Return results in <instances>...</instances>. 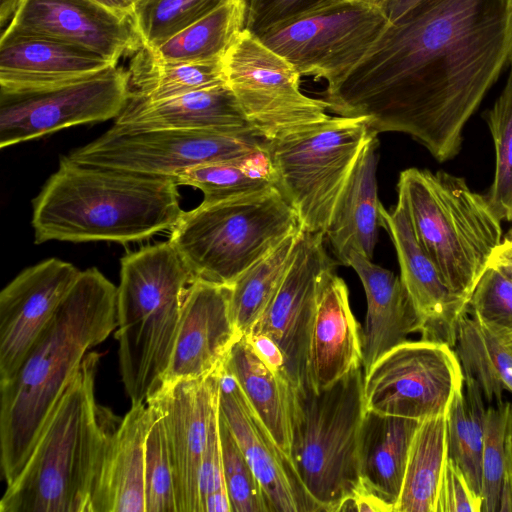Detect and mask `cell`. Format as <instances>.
I'll list each match as a JSON object with an SVG mask.
<instances>
[{
  "label": "cell",
  "mask_w": 512,
  "mask_h": 512,
  "mask_svg": "<svg viewBox=\"0 0 512 512\" xmlns=\"http://www.w3.org/2000/svg\"><path fill=\"white\" fill-rule=\"evenodd\" d=\"M339 0H247L245 28L254 35Z\"/></svg>",
  "instance_id": "cell-44"
},
{
  "label": "cell",
  "mask_w": 512,
  "mask_h": 512,
  "mask_svg": "<svg viewBox=\"0 0 512 512\" xmlns=\"http://www.w3.org/2000/svg\"><path fill=\"white\" fill-rule=\"evenodd\" d=\"M192 282L169 240L122 257L115 338L131 404L146 403L163 385Z\"/></svg>",
  "instance_id": "cell-5"
},
{
  "label": "cell",
  "mask_w": 512,
  "mask_h": 512,
  "mask_svg": "<svg viewBox=\"0 0 512 512\" xmlns=\"http://www.w3.org/2000/svg\"><path fill=\"white\" fill-rule=\"evenodd\" d=\"M397 190L417 240L443 281L469 302L502 242L501 220L487 197L462 177L419 168L403 170Z\"/></svg>",
  "instance_id": "cell-6"
},
{
  "label": "cell",
  "mask_w": 512,
  "mask_h": 512,
  "mask_svg": "<svg viewBox=\"0 0 512 512\" xmlns=\"http://www.w3.org/2000/svg\"><path fill=\"white\" fill-rule=\"evenodd\" d=\"M323 232L301 230L291 265L274 298L249 334H264L282 350L292 385L306 380L311 328L322 284L335 262ZM248 334V335H249Z\"/></svg>",
  "instance_id": "cell-15"
},
{
  "label": "cell",
  "mask_w": 512,
  "mask_h": 512,
  "mask_svg": "<svg viewBox=\"0 0 512 512\" xmlns=\"http://www.w3.org/2000/svg\"><path fill=\"white\" fill-rule=\"evenodd\" d=\"M302 229L283 239L229 286V311L240 336L248 335L262 316L291 265Z\"/></svg>",
  "instance_id": "cell-33"
},
{
  "label": "cell",
  "mask_w": 512,
  "mask_h": 512,
  "mask_svg": "<svg viewBox=\"0 0 512 512\" xmlns=\"http://www.w3.org/2000/svg\"><path fill=\"white\" fill-rule=\"evenodd\" d=\"M224 0H137L131 20L142 46L156 48L215 9Z\"/></svg>",
  "instance_id": "cell-37"
},
{
  "label": "cell",
  "mask_w": 512,
  "mask_h": 512,
  "mask_svg": "<svg viewBox=\"0 0 512 512\" xmlns=\"http://www.w3.org/2000/svg\"><path fill=\"white\" fill-rule=\"evenodd\" d=\"M348 266L358 274L367 299L362 332V368L366 373L384 354L420 332L421 320L400 276L352 251Z\"/></svg>",
  "instance_id": "cell-24"
},
{
  "label": "cell",
  "mask_w": 512,
  "mask_h": 512,
  "mask_svg": "<svg viewBox=\"0 0 512 512\" xmlns=\"http://www.w3.org/2000/svg\"><path fill=\"white\" fill-rule=\"evenodd\" d=\"M512 279V239L506 237L494 251L490 263Z\"/></svg>",
  "instance_id": "cell-47"
},
{
  "label": "cell",
  "mask_w": 512,
  "mask_h": 512,
  "mask_svg": "<svg viewBox=\"0 0 512 512\" xmlns=\"http://www.w3.org/2000/svg\"><path fill=\"white\" fill-rule=\"evenodd\" d=\"M111 128L124 132L252 129L227 83L160 101H148L130 93Z\"/></svg>",
  "instance_id": "cell-25"
},
{
  "label": "cell",
  "mask_w": 512,
  "mask_h": 512,
  "mask_svg": "<svg viewBox=\"0 0 512 512\" xmlns=\"http://www.w3.org/2000/svg\"><path fill=\"white\" fill-rule=\"evenodd\" d=\"M375 134L368 118L337 115L264 140L267 173L295 211L302 230L326 233L341 192Z\"/></svg>",
  "instance_id": "cell-9"
},
{
  "label": "cell",
  "mask_w": 512,
  "mask_h": 512,
  "mask_svg": "<svg viewBox=\"0 0 512 512\" xmlns=\"http://www.w3.org/2000/svg\"><path fill=\"white\" fill-rule=\"evenodd\" d=\"M153 412L145 448V512H177L173 470L162 416Z\"/></svg>",
  "instance_id": "cell-40"
},
{
  "label": "cell",
  "mask_w": 512,
  "mask_h": 512,
  "mask_svg": "<svg viewBox=\"0 0 512 512\" xmlns=\"http://www.w3.org/2000/svg\"><path fill=\"white\" fill-rule=\"evenodd\" d=\"M80 270L56 258L19 273L0 293V384L17 372Z\"/></svg>",
  "instance_id": "cell-18"
},
{
  "label": "cell",
  "mask_w": 512,
  "mask_h": 512,
  "mask_svg": "<svg viewBox=\"0 0 512 512\" xmlns=\"http://www.w3.org/2000/svg\"><path fill=\"white\" fill-rule=\"evenodd\" d=\"M223 368L235 379L278 446L289 456L291 382L274 371L245 336L232 345Z\"/></svg>",
  "instance_id": "cell-29"
},
{
  "label": "cell",
  "mask_w": 512,
  "mask_h": 512,
  "mask_svg": "<svg viewBox=\"0 0 512 512\" xmlns=\"http://www.w3.org/2000/svg\"><path fill=\"white\" fill-rule=\"evenodd\" d=\"M512 64V0H424L388 23L332 91L328 111L401 132L438 161L460 151L463 130Z\"/></svg>",
  "instance_id": "cell-1"
},
{
  "label": "cell",
  "mask_w": 512,
  "mask_h": 512,
  "mask_svg": "<svg viewBox=\"0 0 512 512\" xmlns=\"http://www.w3.org/2000/svg\"><path fill=\"white\" fill-rule=\"evenodd\" d=\"M301 229L279 190L203 203L184 212L169 241L194 280L230 286L283 239Z\"/></svg>",
  "instance_id": "cell-8"
},
{
  "label": "cell",
  "mask_w": 512,
  "mask_h": 512,
  "mask_svg": "<svg viewBox=\"0 0 512 512\" xmlns=\"http://www.w3.org/2000/svg\"><path fill=\"white\" fill-rule=\"evenodd\" d=\"M179 185H188L203 193V203H215L274 187L270 176L251 172L235 162H213L187 168L174 177Z\"/></svg>",
  "instance_id": "cell-39"
},
{
  "label": "cell",
  "mask_w": 512,
  "mask_h": 512,
  "mask_svg": "<svg viewBox=\"0 0 512 512\" xmlns=\"http://www.w3.org/2000/svg\"><path fill=\"white\" fill-rule=\"evenodd\" d=\"M362 367V332L349 302V291L335 270L326 276L311 328L306 380L321 391Z\"/></svg>",
  "instance_id": "cell-23"
},
{
  "label": "cell",
  "mask_w": 512,
  "mask_h": 512,
  "mask_svg": "<svg viewBox=\"0 0 512 512\" xmlns=\"http://www.w3.org/2000/svg\"><path fill=\"white\" fill-rule=\"evenodd\" d=\"M218 413L219 400L212 414L207 444L199 471L201 512H231L223 472Z\"/></svg>",
  "instance_id": "cell-43"
},
{
  "label": "cell",
  "mask_w": 512,
  "mask_h": 512,
  "mask_svg": "<svg viewBox=\"0 0 512 512\" xmlns=\"http://www.w3.org/2000/svg\"><path fill=\"white\" fill-rule=\"evenodd\" d=\"M130 93L128 71L117 65L58 86L0 91V148L116 118Z\"/></svg>",
  "instance_id": "cell-14"
},
{
  "label": "cell",
  "mask_w": 512,
  "mask_h": 512,
  "mask_svg": "<svg viewBox=\"0 0 512 512\" xmlns=\"http://www.w3.org/2000/svg\"><path fill=\"white\" fill-rule=\"evenodd\" d=\"M2 33L51 38L92 51L115 64L142 47L130 17L94 0H20Z\"/></svg>",
  "instance_id": "cell-17"
},
{
  "label": "cell",
  "mask_w": 512,
  "mask_h": 512,
  "mask_svg": "<svg viewBox=\"0 0 512 512\" xmlns=\"http://www.w3.org/2000/svg\"><path fill=\"white\" fill-rule=\"evenodd\" d=\"M102 6L112 10L113 12L123 15L131 16L132 9L137 0H94Z\"/></svg>",
  "instance_id": "cell-49"
},
{
  "label": "cell",
  "mask_w": 512,
  "mask_h": 512,
  "mask_svg": "<svg viewBox=\"0 0 512 512\" xmlns=\"http://www.w3.org/2000/svg\"><path fill=\"white\" fill-rule=\"evenodd\" d=\"M116 328L117 287L97 268L81 271L15 375L0 384V464L6 486L23 470L86 355Z\"/></svg>",
  "instance_id": "cell-2"
},
{
  "label": "cell",
  "mask_w": 512,
  "mask_h": 512,
  "mask_svg": "<svg viewBox=\"0 0 512 512\" xmlns=\"http://www.w3.org/2000/svg\"><path fill=\"white\" fill-rule=\"evenodd\" d=\"M504 342L506 343V345L510 348V350L512 351V333L508 334V335H505L503 337H501Z\"/></svg>",
  "instance_id": "cell-52"
},
{
  "label": "cell",
  "mask_w": 512,
  "mask_h": 512,
  "mask_svg": "<svg viewBox=\"0 0 512 512\" xmlns=\"http://www.w3.org/2000/svg\"><path fill=\"white\" fill-rule=\"evenodd\" d=\"M512 435V404L497 402L486 409L482 453L481 512L512 511L508 488V445Z\"/></svg>",
  "instance_id": "cell-36"
},
{
  "label": "cell",
  "mask_w": 512,
  "mask_h": 512,
  "mask_svg": "<svg viewBox=\"0 0 512 512\" xmlns=\"http://www.w3.org/2000/svg\"><path fill=\"white\" fill-rule=\"evenodd\" d=\"M226 490L231 512H270L263 489L226 422L218 413Z\"/></svg>",
  "instance_id": "cell-41"
},
{
  "label": "cell",
  "mask_w": 512,
  "mask_h": 512,
  "mask_svg": "<svg viewBox=\"0 0 512 512\" xmlns=\"http://www.w3.org/2000/svg\"><path fill=\"white\" fill-rule=\"evenodd\" d=\"M153 412L131 404L114 432L92 498L91 512H145V448Z\"/></svg>",
  "instance_id": "cell-26"
},
{
  "label": "cell",
  "mask_w": 512,
  "mask_h": 512,
  "mask_svg": "<svg viewBox=\"0 0 512 512\" xmlns=\"http://www.w3.org/2000/svg\"><path fill=\"white\" fill-rule=\"evenodd\" d=\"M363 385V368L359 367L318 392L307 381L289 386V457L306 492L322 511L339 512L361 484Z\"/></svg>",
  "instance_id": "cell-7"
},
{
  "label": "cell",
  "mask_w": 512,
  "mask_h": 512,
  "mask_svg": "<svg viewBox=\"0 0 512 512\" xmlns=\"http://www.w3.org/2000/svg\"><path fill=\"white\" fill-rule=\"evenodd\" d=\"M379 224L394 244L400 278L421 320L422 340L455 346L460 317L469 302L454 294L443 281L437 267L416 238L404 207L387 210L379 206Z\"/></svg>",
  "instance_id": "cell-20"
},
{
  "label": "cell",
  "mask_w": 512,
  "mask_h": 512,
  "mask_svg": "<svg viewBox=\"0 0 512 512\" xmlns=\"http://www.w3.org/2000/svg\"><path fill=\"white\" fill-rule=\"evenodd\" d=\"M240 337L230 316L229 286L194 280L185 294L163 384L215 372Z\"/></svg>",
  "instance_id": "cell-21"
},
{
  "label": "cell",
  "mask_w": 512,
  "mask_h": 512,
  "mask_svg": "<svg viewBox=\"0 0 512 512\" xmlns=\"http://www.w3.org/2000/svg\"><path fill=\"white\" fill-rule=\"evenodd\" d=\"M463 385L461 365L452 347L407 340L364 373L365 408L422 421L447 414Z\"/></svg>",
  "instance_id": "cell-13"
},
{
  "label": "cell",
  "mask_w": 512,
  "mask_h": 512,
  "mask_svg": "<svg viewBox=\"0 0 512 512\" xmlns=\"http://www.w3.org/2000/svg\"><path fill=\"white\" fill-rule=\"evenodd\" d=\"M485 413L478 384L464 378L463 388L456 393L447 412V454L481 502Z\"/></svg>",
  "instance_id": "cell-35"
},
{
  "label": "cell",
  "mask_w": 512,
  "mask_h": 512,
  "mask_svg": "<svg viewBox=\"0 0 512 512\" xmlns=\"http://www.w3.org/2000/svg\"><path fill=\"white\" fill-rule=\"evenodd\" d=\"M421 421L366 410L359 436L362 486L394 512L410 446Z\"/></svg>",
  "instance_id": "cell-28"
},
{
  "label": "cell",
  "mask_w": 512,
  "mask_h": 512,
  "mask_svg": "<svg viewBox=\"0 0 512 512\" xmlns=\"http://www.w3.org/2000/svg\"><path fill=\"white\" fill-rule=\"evenodd\" d=\"M19 2L20 0H1L0 19L2 27L5 25L6 21L10 22L19 5Z\"/></svg>",
  "instance_id": "cell-50"
},
{
  "label": "cell",
  "mask_w": 512,
  "mask_h": 512,
  "mask_svg": "<svg viewBox=\"0 0 512 512\" xmlns=\"http://www.w3.org/2000/svg\"><path fill=\"white\" fill-rule=\"evenodd\" d=\"M173 177L88 165L62 156L33 200L36 244L141 241L179 222Z\"/></svg>",
  "instance_id": "cell-3"
},
{
  "label": "cell",
  "mask_w": 512,
  "mask_h": 512,
  "mask_svg": "<svg viewBox=\"0 0 512 512\" xmlns=\"http://www.w3.org/2000/svg\"><path fill=\"white\" fill-rule=\"evenodd\" d=\"M247 0H224L204 17L156 48H148L169 62H209L221 60L237 36L245 29Z\"/></svg>",
  "instance_id": "cell-31"
},
{
  "label": "cell",
  "mask_w": 512,
  "mask_h": 512,
  "mask_svg": "<svg viewBox=\"0 0 512 512\" xmlns=\"http://www.w3.org/2000/svg\"><path fill=\"white\" fill-rule=\"evenodd\" d=\"M388 20L367 0H339L256 35L285 58L301 77L339 86L367 54Z\"/></svg>",
  "instance_id": "cell-11"
},
{
  "label": "cell",
  "mask_w": 512,
  "mask_h": 512,
  "mask_svg": "<svg viewBox=\"0 0 512 512\" xmlns=\"http://www.w3.org/2000/svg\"><path fill=\"white\" fill-rule=\"evenodd\" d=\"M378 147L375 134L359 156L325 233L336 260L345 266L352 251L369 259L373 257L380 206L376 179Z\"/></svg>",
  "instance_id": "cell-27"
},
{
  "label": "cell",
  "mask_w": 512,
  "mask_h": 512,
  "mask_svg": "<svg viewBox=\"0 0 512 512\" xmlns=\"http://www.w3.org/2000/svg\"><path fill=\"white\" fill-rule=\"evenodd\" d=\"M101 354L89 352L49 415L0 512H91L109 442L121 419L95 397Z\"/></svg>",
  "instance_id": "cell-4"
},
{
  "label": "cell",
  "mask_w": 512,
  "mask_h": 512,
  "mask_svg": "<svg viewBox=\"0 0 512 512\" xmlns=\"http://www.w3.org/2000/svg\"><path fill=\"white\" fill-rule=\"evenodd\" d=\"M219 413L254 471L270 512L322 511L303 487L290 457L278 446L235 379L223 366Z\"/></svg>",
  "instance_id": "cell-19"
},
{
  "label": "cell",
  "mask_w": 512,
  "mask_h": 512,
  "mask_svg": "<svg viewBox=\"0 0 512 512\" xmlns=\"http://www.w3.org/2000/svg\"><path fill=\"white\" fill-rule=\"evenodd\" d=\"M221 370L200 378L166 382L147 400L163 419L177 512H201L199 471L212 414L218 405Z\"/></svg>",
  "instance_id": "cell-16"
},
{
  "label": "cell",
  "mask_w": 512,
  "mask_h": 512,
  "mask_svg": "<svg viewBox=\"0 0 512 512\" xmlns=\"http://www.w3.org/2000/svg\"><path fill=\"white\" fill-rule=\"evenodd\" d=\"M367 1H371V2H374L379 5L383 0H367Z\"/></svg>",
  "instance_id": "cell-53"
},
{
  "label": "cell",
  "mask_w": 512,
  "mask_h": 512,
  "mask_svg": "<svg viewBox=\"0 0 512 512\" xmlns=\"http://www.w3.org/2000/svg\"><path fill=\"white\" fill-rule=\"evenodd\" d=\"M507 237L512 239V230L508 233Z\"/></svg>",
  "instance_id": "cell-54"
},
{
  "label": "cell",
  "mask_w": 512,
  "mask_h": 512,
  "mask_svg": "<svg viewBox=\"0 0 512 512\" xmlns=\"http://www.w3.org/2000/svg\"><path fill=\"white\" fill-rule=\"evenodd\" d=\"M67 157L75 162L174 177L206 163L246 166L265 159L264 140L252 129H163L137 132L112 128Z\"/></svg>",
  "instance_id": "cell-10"
},
{
  "label": "cell",
  "mask_w": 512,
  "mask_h": 512,
  "mask_svg": "<svg viewBox=\"0 0 512 512\" xmlns=\"http://www.w3.org/2000/svg\"><path fill=\"white\" fill-rule=\"evenodd\" d=\"M472 316L499 337L512 333V279L489 264L469 300Z\"/></svg>",
  "instance_id": "cell-42"
},
{
  "label": "cell",
  "mask_w": 512,
  "mask_h": 512,
  "mask_svg": "<svg viewBox=\"0 0 512 512\" xmlns=\"http://www.w3.org/2000/svg\"><path fill=\"white\" fill-rule=\"evenodd\" d=\"M447 454V414L422 420L413 437L394 512H435Z\"/></svg>",
  "instance_id": "cell-30"
},
{
  "label": "cell",
  "mask_w": 512,
  "mask_h": 512,
  "mask_svg": "<svg viewBox=\"0 0 512 512\" xmlns=\"http://www.w3.org/2000/svg\"><path fill=\"white\" fill-rule=\"evenodd\" d=\"M259 356L277 373L288 379L286 361L276 342L264 334H249L245 336ZM290 381V380H289Z\"/></svg>",
  "instance_id": "cell-46"
},
{
  "label": "cell",
  "mask_w": 512,
  "mask_h": 512,
  "mask_svg": "<svg viewBox=\"0 0 512 512\" xmlns=\"http://www.w3.org/2000/svg\"><path fill=\"white\" fill-rule=\"evenodd\" d=\"M482 502L471 491L463 473L447 457L442 471L435 512H481Z\"/></svg>",
  "instance_id": "cell-45"
},
{
  "label": "cell",
  "mask_w": 512,
  "mask_h": 512,
  "mask_svg": "<svg viewBox=\"0 0 512 512\" xmlns=\"http://www.w3.org/2000/svg\"><path fill=\"white\" fill-rule=\"evenodd\" d=\"M508 488L512 498V435L508 445V464H507Z\"/></svg>",
  "instance_id": "cell-51"
},
{
  "label": "cell",
  "mask_w": 512,
  "mask_h": 512,
  "mask_svg": "<svg viewBox=\"0 0 512 512\" xmlns=\"http://www.w3.org/2000/svg\"><path fill=\"white\" fill-rule=\"evenodd\" d=\"M454 347L464 378L478 384L486 401L501 402L504 391L512 393V351L501 337L465 313Z\"/></svg>",
  "instance_id": "cell-32"
},
{
  "label": "cell",
  "mask_w": 512,
  "mask_h": 512,
  "mask_svg": "<svg viewBox=\"0 0 512 512\" xmlns=\"http://www.w3.org/2000/svg\"><path fill=\"white\" fill-rule=\"evenodd\" d=\"M117 65L51 38L2 33L0 91L34 90L77 81Z\"/></svg>",
  "instance_id": "cell-22"
},
{
  "label": "cell",
  "mask_w": 512,
  "mask_h": 512,
  "mask_svg": "<svg viewBox=\"0 0 512 512\" xmlns=\"http://www.w3.org/2000/svg\"><path fill=\"white\" fill-rule=\"evenodd\" d=\"M227 85L252 130L274 140L327 120L328 104L300 90L301 76L246 28L222 58Z\"/></svg>",
  "instance_id": "cell-12"
},
{
  "label": "cell",
  "mask_w": 512,
  "mask_h": 512,
  "mask_svg": "<svg viewBox=\"0 0 512 512\" xmlns=\"http://www.w3.org/2000/svg\"><path fill=\"white\" fill-rule=\"evenodd\" d=\"M131 94L148 101H160L192 91L226 84L221 60L169 62L157 58L142 46L128 69Z\"/></svg>",
  "instance_id": "cell-34"
},
{
  "label": "cell",
  "mask_w": 512,
  "mask_h": 512,
  "mask_svg": "<svg viewBox=\"0 0 512 512\" xmlns=\"http://www.w3.org/2000/svg\"><path fill=\"white\" fill-rule=\"evenodd\" d=\"M486 119L495 149L494 178L486 197L501 221H512V64Z\"/></svg>",
  "instance_id": "cell-38"
},
{
  "label": "cell",
  "mask_w": 512,
  "mask_h": 512,
  "mask_svg": "<svg viewBox=\"0 0 512 512\" xmlns=\"http://www.w3.org/2000/svg\"><path fill=\"white\" fill-rule=\"evenodd\" d=\"M424 0H383L379 6L389 23L396 21Z\"/></svg>",
  "instance_id": "cell-48"
}]
</instances>
